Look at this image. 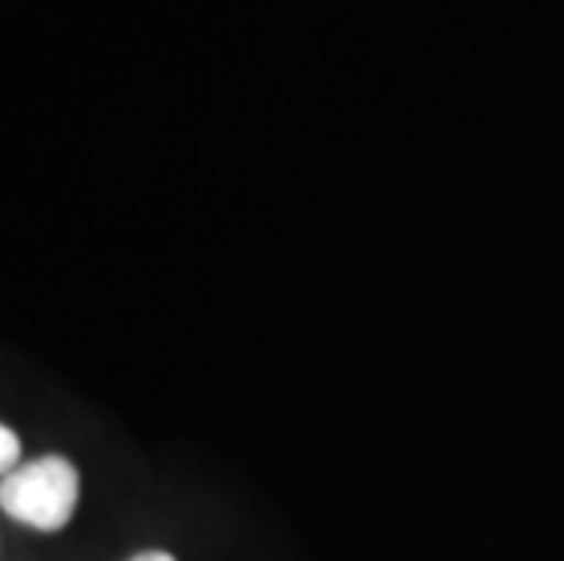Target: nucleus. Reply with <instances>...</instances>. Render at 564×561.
Here are the masks:
<instances>
[{
  "instance_id": "nucleus-3",
  "label": "nucleus",
  "mask_w": 564,
  "mask_h": 561,
  "mask_svg": "<svg viewBox=\"0 0 564 561\" xmlns=\"http://www.w3.org/2000/svg\"><path fill=\"white\" fill-rule=\"evenodd\" d=\"M131 561H175L172 554H164V551H147V554H135Z\"/></svg>"
},
{
  "instance_id": "nucleus-2",
  "label": "nucleus",
  "mask_w": 564,
  "mask_h": 561,
  "mask_svg": "<svg viewBox=\"0 0 564 561\" xmlns=\"http://www.w3.org/2000/svg\"><path fill=\"white\" fill-rule=\"evenodd\" d=\"M19 467V438L15 431H8L4 423H0V474H11Z\"/></svg>"
},
{
  "instance_id": "nucleus-1",
  "label": "nucleus",
  "mask_w": 564,
  "mask_h": 561,
  "mask_svg": "<svg viewBox=\"0 0 564 561\" xmlns=\"http://www.w3.org/2000/svg\"><path fill=\"white\" fill-rule=\"evenodd\" d=\"M77 496V467L63 456H41L0 477V507H4V515L37 532L63 529L74 518Z\"/></svg>"
}]
</instances>
